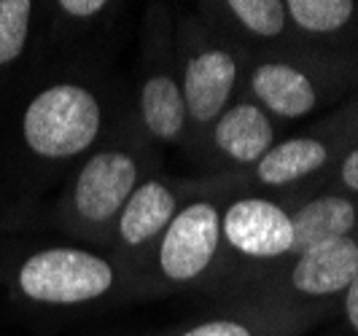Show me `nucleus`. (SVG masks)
I'll use <instances>...</instances> for the list:
<instances>
[{
  "label": "nucleus",
  "instance_id": "nucleus-7",
  "mask_svg": "<svg viewBox=\"0 0 358 336\" xmlns=\"http://www.w3.org/2000/svg\"><path fill=\"white\" fill-rule=\"evenodd\" d=\"M197 189L199 186L176 183V180H167V177L159 175L145 177L143 183L132 191V196L127 199L124 210H122L116 226L110 231L106 250H110L138 277V272L145 264L148 253L154 250L157 240L170 226L176 212L189 199H194L192 191H197Z\"/></svg>",
  "mask_w": 358,
  "mask_h": 336
},
{
  "label": "nucleus",
  "instance_id": "nucleus-10",
  "mask_svg": "<svg viewBox=\"0 0 358 336\" xmlns=\"http://www.w3.org/2000/svg\"><path fill=\"white\" fill-rule=\"evenodd\" d=\"M358 275V240L337 237L288 258L280 283L267 285V293H283L296 299H329L345 293Z\"/></svg>",
  "mask_w": 358,
  "mask_h": 336
},
{
  "label": "nucleus",
  "instance_id": "nucleus-15",
  "mask_svg": "<svg viewBox=\"0 0 358 336\" xmlns=\"http://www.w3.org/2000/svg\"><path fill=\"white\" fill-rule=\"evenodd\" d=\"M291 226H294V256H296L326 240L350 237V231L358 226V207L356 202L340 194L313 196L291 212Z\"/></svg>",
  "mask_w": 358,
  "mask_h": 336
},
{
  "label": "nucleus",
  "instance_id": "nucleus-21",
  "mask_svg": "<svg viewBox=\"0 0 358 336\" xmlns=\"http://www.w3.org/2000/svg\"><path fill=\"white\" fill-rule=\"evenodd\" d=\"M14 240H17V237H14ZM14 240H11V237H6V234H0V250H6Z\"/></svg>",
  "mask_w": 358,
  "mask_h": 336
},
{
  "label": "nucleus",
  "instance_id": "nucleus-5",
  "mask_svg": "<svg viewBox=\"0 0 358 336\" xmlns=\"http://www.w3.org/2000/svg\"><path fill=\"white\" fill-rule=\"evenodd\" d=\"M221 199L197 194L164 229L138 272L143 288H192L221 266Z\"/></svg>",
  "mask_w": 358,
  "mask_h": 336
},
{
  "label": "nucleus",
  "instance_id": "nucleus-20",
  "mask_svg": "<svg viewBox=\"0 0 358 336\" xmlns=\"http://www.w3.org/2000/svg\"><path fill=\"white\" fill-rule=\"evenodd\" d=\"M345 315L350 320L353 331L358 334V275L353 277V283L348 285V291H345Z\"/></svg>",
  "mask_w": 358,
  "mask_h": 336
},
{
  "label": "nucleus",
  "instance_id": "nucleus-4",
  "mask_svg": "<svg viewBox=\"0 0 358 336\" xmlns=\"http://www.w3.org/2000/svg\"><path fill=\"white\" fill-rule=\"evenodd\" d=\"M180 92L189 116V145L232 105L243 87V49L218 27L189 19L176 30Z\"/></svg>",
  "mask_w": 358,
  "mask_h": 336
},
{
  "label": "nucleus",
  "instance_id": "nucleus-9",
  "mask_svg": "<svg viewBox=\"0 0 358 336\" xmlns=\"http://www.w3.org/2000/svg\"><path fill=\"white\" fill-rule=\"evenodd\" d=\"M275 143H278V119H272L251 97L237 94L232 105L192 145H197L210 164L229 170H251Z\"/></svg>",
  "mask_w": 358,
  "mask_h": 336
},
{
  "label": "nucleus",
  "instance_id": "nucleus-8",
  "mask_svg": "<svg viewBox=\"0 0 358 336\" xmlns=\"http://www.w3.org/2000/svg\"><path fill=\"white\" fill-rule=\"evenodd\" d=\"M234 256L251 266L288 261L294 256L291 210L272 196L243 194L221 212V258Z\"/></svg>",
  "mask_w": 358,
  "mask_h": 336
},
{
  "label": "nucleus",
  "instance_id": "nucleus-17",
  "mask_svg": "<svg viewBox=\"0 0 358 336\" xmlns=\"http://www.w3.org/2000/svg\"><path fill=\"white\" fill-rule=\"evenodd\" d=\"M288 24L305 36H331L356 17V3L350 0H288Z\"/></svg>",
  "mask_w": 358,
  "mask_h": 336
},
{
  "label": "nucleus",
  "instance_id": "nucleus-6",
  "mask_svg": "<svg viewBox=\"0 0 358 336\" xmlns=\"http://www.w3.org/2000/svg\"><path fill=\"white\" fill-rule=\"evenodd\" d=\"M135 119L145 138L159 145H178L189 140V116L180 92L176 27L167 8H151L145 19L143 65L135 94Z\"/></svg>",
  "mask_w": 358,
  "mask_h": 336
},
{
  "label": "nucleus",
  "instance_id": "nucleus-19",
  "mask_svg": "<svg viewBox=\"0 0 358 336\" xmlns=\"http://www.w3.org/2000/svg\"><path fill=\"white\" fill-rule=\"evenodd\" d=\"M340 183L348 191L358 194V148H353L340 164Z\"/></svg>",
  "mask_w": 358,
  "mask_h": 336
},
{
  "label": "nucleus",
  "instance_id": "nucleus-12",
  "mask_svg": "<svg viewBox=\"0 0 358 336\" xmlns=\"http://www.w3.org/2000/svg\"><path fill=\"white\" fill-rule=\"evenodd\" d=\"M245 97L278 122H299L321 100V87L299 59L262 57L245 73Z\"/></svg>",
  "mask_w": 358,
  "mask_h": 336
},
{
  "label": "nucleus",
  "instance_id": "nucleus-14",
  "mask_svg": "<svg viewBox=\"0 0 358 336\" xmlns=\"http://www.w3.org/2000/svg\"><path fill=\"white\" fill-rule=\"evenodd\" d=\"M331 159L329 145L315 135H296L278 140L248 170V183L259 189H291L307 177L318 175Z\"/></svg>",
  "mask_w": 358,
  "mask_h": 336
},
{
  "label": "nucleus",
  "instance_id": "nucleus-13",
  "mask_svg": "<svg viewBox=\"0 0 358 336\" xmlns=\"http://www.w3.org/2000/svg\"><path fill=\"white\" fill-rule=\"evenodd\" d=\"M41 65V3L0 0V108Z\"/></svg>",
  "mask_w": 358,
  "mask_h": 336
},
{
  "label": "nucleus",
  "instance_id": "nucleus-1",
  "mask_svg": "<svg viewBox=\"0 0 358 336\" xmlns=\"http://www.w3.org/2000/svg\"><path fill=\"white\" fill-rule=\"evenodd\" d=\"M0 110V175L36 202L57 191L119 119L113 92L87 59L41 65Z\"/></svg>",
  "mask_w": 358,
  "mask_h": 336
},
{
  "label": "nucleus",
  "instance_id": "nucleus-11",
  "mask_svg": "<svg viewBox=\"0 0 358 336\" xmlns=\"http://www.w3.org/2000/svg\"><path fill=\"white\" fill-rule=\"evenodd\" d=\"M124 6L108 0H49L41 3V59H84L92 41L106 33Z\"/></svg>",
  "mask_w": 358,
  "mask_h": 336
},
{
  "label": "nucleus",
  "instance_id": "nucleus-3",
  "mask_svg": "<svg viewBox=\"0 0 358 336\" xmlns=\"http://www.w3.org/2000/svg\"><path fill=\"white\" fill-rule=\"evenodd\" d=\"M0 285L27 309H90L143 288L110 250L92 245H30L14 240L0 250Z\"/></svg>",
  "mask_w": 358,
  "mask_h": 336
},
{
  "label": "nucleus",
  "instance_id": "nucleus-2",
  "mask_svg": "<svg viewBox=\"0 0 358 336\" xmlns=\"http://www.w3.org/2000/svg\"><path fill=\"white\" fill-rule=\"evenodd\" d=\"M157 156L138 119L119 116L108 135L65 177L43 221L78 245L108 248L132 191L151 177Z\"/></svg>",
  "mask_w": 358,
  "mask_h": 336
},
{
  "label": "nucleus",
  "instance_id": "nucleus-22",
  "mask_svg": "<svg viewBox=\"0 0 358 336\" xmlns=\"http://www.w3.org/2000/svg\"><path fill=\"white\" fill-rule=\"evenodd\" d=\"M356 132H358V124H356Z\"/></svg>",
  "mask_w": 358,
  "mask_h": 336
},
{
  "label": "nucleus",
  "instance_id": "nucleus-16",
  "mask_svg": "<svg viewBox=\"0 0 358 336\" xmlns=\"http://www.w3.org/2000/svg\"><path fill=\"white\" fill-rule=\"evenodd\" d=\"M210 14L221 19L218 30L224 36H240L243 41L278 43L288 36L286 3L280 0H229L221 6H210Z\"/></svg>",
  "mask_w": 358,
  "mask_h": 336
},
{
  "label": "nucleus",
  "instance_id": "nucleus-18",
  "mask_svg": "<svg viewBox=\"0 0 358 336\" xmlns=\"http://www.w3.org/2000/svg\"><path fill=\"white\" fill-rule=\"evenodd\" d=\"M288 320L280 312H264V307H251L248 315H224L189 326L176 336H286Z\"/></svg>",
  "mask_w": 358,
  "mask_h": 336
}]
</instances>
